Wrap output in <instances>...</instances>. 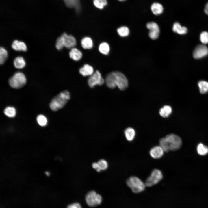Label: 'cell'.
<instances>
[{
    "label": "cell",
    "mask_w": 208,
    "mask_h": 208,
    "mask_svg": "<svg viewBox=\"0 0 208 208\" xmlns=\"http://www.w3.org/2000/svg\"><path fill=\"white\" fill-rule=\"evenodd\" d=\"M105 82L109 88L114 89L118 87L122 90H125L128 84L125 76L118 71H113L108 74L105 77Z\"/></svg>",
    "instance_id": "cell-1"
},
{
    "label": "cell",
    "mask_w": 208,
    "mask_h": 208,
    "mask_svg": "<svg viewBox=\"0 0 208 208\" xmlns=\"http://www.w3.org/2000/svg\"><path fill=\"white\" fill-rule=\"evenodd\" d=\"M70 98L68 91H62L52 98L49 103V107L52 111H57L65 106Z\"/></svg>",
    "instance_id": "cell-2"
},
{
    "label": "cell",
    "mask_w": 208,
    "mask_h": 208,
    "mask_svg": "<svg viewBox=\"0 0 208 208\" xmlns=\"http://www.w3.org/2000/svg\"><path fill=\"white\" fill-rule=\"evenodd\" d=\"M76 44V41L74 36L64 33L57 38L55 46L57 49L60 50L64 47L68 49L73 48Z\"/></svg>",
    "instance_id": "cell-3"
},
{
    "label": "cell",
    "mask_w": 208,
    "mask_h": 208,
    "mask_svg": "<svg viewBox=\"0 0 208 208\" xmlns=\"http://www.w3.org/2000/svg\"><path fill=\"white\" fill-rule=\"evenodd\" d=\"M127 185L134 193H138L143 191L146 187L144 183L140 179L135 176H131L127 180Z\"/></svg>",
    "instance_id": "cell-4"
},
{
    "label": "cell",
    "mask_w": 208,
    "mask_h": 208,
    "mask_svg": "<svg viewBox=\"0 0 208 208\" xmlns=\"http://www.w3.org/2000/svg\"><path fill=\"white\" fill-rule=\"evenodd\" d=\"M8 81L9 84L12 87L15 89H20L25 85L26 79L22 72H18L10 78Z\"/></svg>",
    "instance_id": "cell-5"
},
{
    "label": "cell",
    "mask_w": 208,
    "mask_h": 208,
    "mask_svg": "<svg viewBox=\"0 0 208 208\" xmlns=\"http://www.w3.org/2000/svg\"><path fill=\"white\" fill-rule=\"evenodd\" d=\"M164 138L169 151H177L181 146L182 141L181 138L175 134H170Z\"/></svg>",
    "instance_id": "cell-6"
},
{
    "label": "cell",
    "mask_w": 208,
    "mask_h": 208,
    "mask_svg": "<svg viewBox=\"0 0 208 208\" xmlns=\"http://www.w3.org/2000/svg\"><path fill=\"white\" fill-rule=\"evenodd\" d=\"M163 178L162 172L159 169H155L152 171L150 175L146 179L145 183L147 187H151L159 183Z\"/></svg>",
    "instance_id": "cell-7"
},
{
    "label": "cell",
    "mask_w": 208,
    "mask_h": 208,
    "mask_svg": "<svg viewBox=\"0 0 208 208\" xmlns=\"http://www.w3.org/2000/svg\"><path fill=\"white\" fill-rule=\"evenodd\" d=\"M86 203L91 207L96 206L101 204L102 201L101 196L93 190L88 192L86 196Z\"/></svg>",
    "instance_id": "cell-8"
},
{
    "label": "cell",
    "mask_w": 208,
    "mask_h": 208,
    "mask_svg": "<svg viewBox=\"0 0 208 208\" xmlns=\"http://www.w3.org/2000/svg\"><path fill=\"white\" fill-rule=\"evenodd\" d=\"M88 82L89 86L91 88H93L96 85H103L105 82V80L100 72L96 70L89 77Z\"/></svg>",
    "instance_id": "cell-9"
},
{
    "label": "cell",
    "mask_w": 208,
    "mask_h": 208,
    "mask_svg": "<svg viewBox=\"0 0 208 208\" xmlns=\"http://www.w3.org/2000/svg\"><path fill=\"white\" fill-rule=\"evenodd\" d=\"M146 26L149 30L148 35L152 39L155 40L158 38L160 34V29L158 24L153 22L147 23Z\"/></svg>",
    "instance_id": "cell-10"
},
{
    "label": "cell",
    "mask_w": 208,
    "mask_h": 208,
    "mask_svg": "<svg viewBox=\"0 0 208 208\" xmlns=\"http://www.w3.org/2000/svg\"><path fill=\"white\" fill-rule=\"evenodd\" d=\"M208 54V48L204 44L198 45L193 53L194 58L199 59L205 56Z\"/></svg>",
    "instance_id": "cell-11"
},
{
    "label": "cell",
    "mask_w": 208,
    "mask_h": 208,
    "mask_svg": "<svg viewBox=\"0 0 208 208\" xmlns=\"http://www.w3.org/2000/svg\"><path fill=\"white\" fill-rule=\"evenodd\" d=\"M164 151L160 146H156L152 148L150 150L151 156L155 159H158L163 156Z\"/></svg>",
    "instance_id": "cell-12"
},
{
    "label": "cell",
    "mask_w": 208,
    "mask_h": 208,
    "mask_svg": "<svg viewBox=\"0 0 208 208\" xmlns=\"http://www.w3.org/2000/svg\"><path fill=\"white\" fill-rule=\"evenodd\" d=\"M12 47L14 50L17 51H26L27 49V45L24 42L18 40L13 42Z\"/></svg>",
    "instance_id": "cell-13"
},
{
    "label": "cell",
    "mask_w": 208,
    "mask_h": 208,
    "mask_svg": "<svg viewBox=\"0 0 208 208\" xmlns=\"http://www.w3.org/2000/svg\"><path fill=\"white\" fill-rule=\"evenodd\" d=\"M64 1L67 7L74 8L77 12L80 11L81 6L79 0H64Z\"/></svg>",
    "instance_id": "cell-14"
},
{
    "label": "cell",
    "mask_w": 208,
    "mask_h": 208,
    "mask_svg": "<svg viewBox=\"0 0 208 208\" xmlns=\"http://www.w3.org/2000/svg\"><path fill=\"white\" fill-rule=\"evenodd\" d=\"M93 67L88 64H85L79 70L80 74L84 76H91L93 73Z\"/></svg>",
    "instance_id": "cell-15"
},
{
    "label": "cell",
    "mask_w": 208,
    "mask_h": 208,
    "mask_svg": "<svg viewBox=\"0 0 208 208\" xmlns=\"http://www.w3.org/2000/svg\"><path fill=\"white\" fill-rule=\"evenodd\" d=\"M172 30L174 32L182 35L186 34L187 31V29L186 27L182 26L178 22H176L174 23L172 27Z\"/></svg>",
    "instance_id": "cell-16"
},
{
    "label": "cell",
    "mask_w": 208,
    "mask_h": 208,
    "mask_svg": "<svg viewBox=\"0 0 208 208\" xmlns=\"http://www.w3.org/2000/svg\"><path fill=\"white\" fill-rule=\"evenodd\" d=\"M69 55L71 58L76 61L80 60L82 56L81 51L75 48H71L69 52Z\"/></svg>",
    "instance_id": "cell-17"
},
{
    "label": "cell",
    "mask_w": 208,
    "mask_h": 208,
    "mask_svg": "<svg viewBox=\"0 0 208 208\" xmlns=\"http://www.w3.org/2000/svg\"><path fill=\"white\" fill-rule=\"evenodd\" d=\"M13 64L15 68L18 69H21L25 66L26 62L23 57L19 56L15 58Z\"/></svg>",
    "instance_id": "cell-18"
},
{
    "label": "cell",
    "mask_w": 208,
    "mask_h": 208,
    "mask_svg": "<svg viewBox=\"0 0 208 208\" xmlns=\"http://www.w3.org/2000/svg\"><path fill=\"white\" fill-rule=\"evenodd\" d=\"M151 10L153 13L156 15L161 14L163 12V8L160 3L155 2L151 6Z\"/></svg>",
    "instance_id": "cell-19"
},
{
    "label": "cell",
    "mask_w": 208,
    "mask_h": 208,
    "mask_svg": "<svg viewBox=\"0 0 208 208\" xmlns=\"http://www.w3.org/2000/svg\"><path fill=\"white\" fill-rule=\"evenodd\" d=\"M124 133L126 139L129 141H132L134 138L135 135L134 129L131 127H128L125 129Z\"/></svg>",
    "instance_id": "cell-20"
},
{
    "label": "cell",
    "mask_w": 208,
    "mask_h": 208,
    "mask_svg": "<svg viewBox=\"0 0 208 208\" xmlns=\"http://www.w3.org/2000/svg\"><path fill=\"white\" fill-rule=\"evenodd\" d=\"M81 44L83 48L87 49L92 48L93 45L92 39L88 37H85L81 40Z\"/></svg>",
    "instance_id": "cell-21"
},
{
    "label": "cell",
    "mask_w": 208,
    "mask_h": 208,
    "mask_svg": "<svg viewBox=\"0 0 208 208\" xmlns=\"http://www.w3.org/2000/svg\"><path fill=\"white\" fill-rule=\"evenodd\" d=\"M172 112V109L171 107L169 105H165L160 109L159 113L162 117L166 118L169 116Z\"/></svg>",
    "instance_id": "cell-22"
},
{
    "label": "cell",
    "mask_w": 208,
    "mask_h": 208,
    "mask_svg": "<svg viewBox=\"0 0 208 208\" xmlns=\"http://www.w3.org/2000/svg\"><path fill=\"white\" fill-rule=\"evenodd\" d=\"M198 86L200 93L205 94L208 92V82L204 80H201L198 81Z\"/></svg>",
    "instance_id": "cell-23"
},
{
    "label": "cell",
    "mask_w": 208,
    "mask_h": 208,
    "mask_svg": "<svg viewBox=\"0 0 208 208\" xmlns=\"http://www.w3.org/2000/svg\"><path fill=\"white\" fill-rule=\"evenodd\" d=\"M4 114L10 118H13L16 115V112L15 108L13 107L8 106L6 107L4 110Z\"/></svg>",
    "instance_id": "cell-24"
},
{
    "label": "cell",
    "mask_w": 208,
    "mask_h": 208,
    "mask_svg": "<svg viewBox=\"0 0 208 208\" xmlns=\"http://www.w3.org/2000/svg\"><path fill=\"white\" fill-rule=\"evenodd\" d=\"M99 51L101 53L107 55L109 53L110 48L107 43L104 42L100 44L99 46Z\"/></svg>",
    "instance_id": "cell-25"
},
{
    "label": "cell",
    "mask_w": 208,
    "mask_h": 208,
    "mask_svg": "<svg viewBox=\"0 0 208 208\" xmlns=\"http://www.w3.org/2000/svg\"><path fill=\"white\" fill-rule=\"evenodd\" d=\"M197 149L198 153L200 155H204L208 153V147L202 143L198 145Z\"/></svg>",
    "instance_id": "cell-26"
},
{
    "label": "cell",
    "mask_w": 208,
    "mask_h": 208,
    "mask_svg": "<svg viewBox=\"0 0 208 208\" xmlns=\"http://www.w3.org/2000/svg\"><path fill=\"white\" fill-rule=\"evenodd\" d=\"M118 34L121 37H124L128 36L129 33V31L128 27L125 26H122L117 29Z\"/></svg>",
    "instance_id": "cell-27"
},
{
    "label": "cell",
    "mask_w": 208,
    "mask_h": 208,
    "mask_svg": "<svg viewBox=\"0 0 208 208\" xmlns=\"http://www.w3.org/2000/svg\"><path fill=\"white\" fill-rule=\"evenodd\" d=\"M8 53L7 50L3 47H1L0 49V63L3 64L7 59Z\"/></svg>",
    "instance_id": "cell-28"
},
{
    "label": "cell",
    "mask_w": 208,
    "mask_h": 208,
    "mask_svg": "<svg viewBox=\"0 0 208 208\" xmlns=\"http://www.w3.org/2000/svg\"><path fill=\"white\" fill-rule=\"evenodd\" d=\"M94 6L97 8L102 9L107 5V0H93Z\"/></svg>",
    "instance_id": "cell-29"
},
{
    "label": "cell",
    "mask_w": 208,
    "mask_h": 208,
    "mask_svg": "<svg viewBox=\"0 0 208 208\" xmlns=\"http://www.w3.org/2000/svg\"><path fill=\"white\" fill-rule=\"evenodd\" d=\"M37 121L39 125L42 126H45L47 122V118L44 115L42 114L39 115L37 116Z\"/></svg>",
    "instance_id": "cell-30"
},
{
    "label": "cell",
    "mask_w": 208,
    "mask_h": 208,
    "mask_svg": "<svg viewBox=\"0 0 208 208\" xmlns=\"http://www.w3.org/2000/svg\"><path fill=\"white\" fill-rule=\"evenodd\" d=\"M200 39L203 44L208 43V32L206 31L202 32L200 35Z\"/></svg>",
    "instance_id": "cell-31"
},
{
    "label": "cell",
    "mask_w": 208,
    "mask_h": 208,
    "mask_svg": "<svg viewBox=\"0 0 208 208\" xmlns=\"http://www.w3.org/2000/svg\"><path fill=\"white\" fill-rule=\"evenodd\" d=\"M97 163L99 168L101 170H105L108 168L107 162L105 160L100 159L97 162Z\"/></svg>",
    "instance_id": "cell-32"
},
{
    "label": "cell",
    "mask_w": 208,
    "mask_h": 208,
    "mask_svg": "<svg viewBox=\"0 0 208 208\" xmlns=\"http://www.w3.org/2000/svg\"><path fill=\"white\" fill-rule=\"evenodd\" d=\"M67 208H82L80 204L78 203H75L69 205Z\"/></svg>",
    "instance_id": "cell-33"
},
{
    "label": "cell",
    "mask_w": 208,
    "mask_h": 208,
    "mask_svg": "<svg viewBox=\"0 0 208 208\" xmlns=\"http://www.w3.org/2000/svg\"><path fill=\"white\" fill-rule=\"evenodd\" d=\"M92 167L93 168L95 169L96 171L98 172H100L101 170L99 168V165L97 162H94L92 164Z\"/></svg>",
    "instance_id": "cell-34"
},
{
    "label": "cell",
    "mask_w": 208,
    "mask_h": 208,
    "mask_svg": "<svg viewBox=\"0 0 208 208\" xmlns=\"http://www.w3.org/2000/svg\"><path fill=\"white\" fill-rule=\"evenodd\" d=\"M204 11L206 14L208 15V2L206 4L205 6Z\"/></svg>",
    "instance_id": "cell-35"
},
{
    "label": "cell",
    "mask_w": 208,
    "mask_h": 208,
    "mask_svg": "<svg viewBox=\"0 0 208 208\" xmlns=\"http://www.w3.org/2000/svg\"><path fill=\"white\" fill-rule=\"evenodd\" d=\"M118 0L120 1H125L126 0Z\"/></svg>",
    "instance_id": "cell-36"
}]
</instances>
